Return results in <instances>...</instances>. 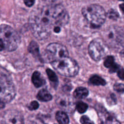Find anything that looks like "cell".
<instances>
[{"label":"cell","instance_id":"27","mask_svg":"<svg viewBox=\"0 0 124 124\" xmlns=\"http://www.w3.org/2000/svg\"><path fill=\"white\" fill-rule=\"evenodd\" d=\"M5 48V47H4V42H2V40L0 39V51H2L4 50Z\"/></svg>","mask_w":124,"mask_h":124},{"label":"cell","instance_id":"17","mask_svg":"<svg viewBox=\"0 0 124 124\" xmlns=\"http://www.w3.org/2000/svg\"><path fill=\"white\" fill-rule=\"evenodd\" d=\"M57 101L59 106L61 107L62 108L66 109L70 106V102L69 101V100H68V99H64V98H59V99H58V100Z\"/></svg>","mask_w":124,"mask_h":124},{"label":"cell","instance_id":"10","mask_svg":"<svg viewBox=\"0 0 124 124\" xmlns=\"http://www.w3.org/2000/svg\"><path fill=\"white\" fill-rule=\"evenodd\" d=\"M88 90L84 87H79L74 92V96L77 99H83L88 96Z\"/></svg>","mask_w":124,"mask_h":124},{"label":"cell","instance_id":"29","mask_svg":"<svg viewBox=\"0 0 124 124\" xmlns=\"http://www.w3.org/2000/svg\"><path fill=\"white\" fill-rule=\"evenodd\" d=\"M121 1H124V0H121Z\"/></svg>","mask_w":124,"mask_h":124},{"label":"cell","instance_id":"4","mask_svg":"<svg viewBox=\"0 0 124 124\" xmlns=\"http://www.w3.org/2000/svg\"><path fill=\"white\" fill-rule=\"evenodd\" d=\"M51 65L58 73L68 77L75 76L79 70L77 63L69 57L54 61L51 62Z\"/></svg>","mask_w":124,"mask_h":124},{"label":"cell","instance_id":"28","mask_svg":"<svg viewBox=\"0 0 124 124\" xmlns=\"http://www.w3.org/2000/svg\"><path fill=\"white\" fill-rule=\"evenodd\" d=\"M119 7H120V10H122V12L123 13H124V3L121 4L119 6Z\"/></svg>","mask_w":124,"mask_h":124},{"label":"cell","instance_id":"3","mask_svg":"<svg viewBox=\"0 0 124 124\" xmlns=\"http://www.w3.org/2000/svg\"><path fill=\"white\" fill-rule=\"evenodd\" d=\"M0 39L4 44V50L8 52L15 50L21 41L17 31L7 24L0 25Z\"/></svg>","mask_w":124,"mask_h":124},{"label":"cell","instance_id":"24","mask_svg":"<svg viewBox=\"0 0 124 124\" xmlns=\"http://www.w3.org/2000/svg\"><path fill=\"white\" fill-rule=\"evenodd\" d=\"M117 73L119 78L122 80H124V69L120 67L117 71Z\"/></svg>","mask_w":124,"mask_h":124},{"label":"cell","instance_id":"5","mask_svg":"<svg viewBox=\"0 0 124 124\" xmlns=\"http://www.w3.org/2000/svg\"><path fill=\"white\" fill-rule=\"evenodd\" d=\"M16 94L14 84L9 76L0 75V100L4 103L12 101Z\"/></svg>","mask_w":124,"mask_h":124},{"label":"cell","instance_id":"12","mask_svg":"<svg viewBox=\"0 0 124 124\" xmlns=\"http://www.w3.org/2000/svg\"><path fill=\"white\" fill-rule=\"evenodd\" d=\"M46 73H47V76H48L50 82H51L52 86L56 88V87L58 85V78H57L56 74L52 70L49 69H47L46 70Z\"/></svg>","mask_w":124,"mask_h":124},{"label":"cell","instance_id":"26","mask_svg":"<svg viewBox=\"0 0 124 124\" xmlns=\"http://www.w3.org/2000/svg\"><path fill=\"white\" fill-rule=\"evenodd\" d=\"M43 1L46 2V3H47L48 5H52L53 3L56 2L57 0H43Z\"/></svg>","mask_w":124,"mask_h":124},{"label":"cell","instance_id":"15","mask_svg":"<svg viewBox=\"0 0 124 124\" xmlns=\"http://www.w3.org/2000/svg\"><path fill=\"white\" fill-rule=\"evenodd\" d=\"M89 82L90 84L94 85H106V81L102 78L97 75L92 76L89 79Z\"/></svg>","mask_w":124,"mask_h":124},{"label":"cell","instance_id":"1","mask_svg":"<svg viewBox=\"0 0 124 124\" xmlns=\"http://www.w3.org/2000/svg\"><path fill=\"white\" fill-rule=\"evenodd\" d=\"M69 21L65 8L60 4L47 5L32 16L30 24L34 36L38 39L47 38L56 28H62Z\"/></svg>","mask_w":124,"mask_h":124},{"label":"cell","instance_id":"9","mask_svg":"<svg viewBox=\"0 0 124 124\" xmlns=\"http://www.w3.org/2000/svg\"><path fill=\"white\" fill-rule=\"evenodd\" d=\"M33 84L36 87H40L45 84V80L42 78L40 72L36 71L33 73L32 77Z\"/></svg>","mask_w":124,"mask_h":124},{"label":"cell","instance_id":"7","mask_svg":"<svg viewBox=\"0 0 124 124\" xmlns=\"http://www.w3.org/2000/svg\"><path fill=\"white\" fill-rule=\"evenodd\" d=\"M88 52L91 58L95 61H99L106 54V47L100 39H94L89 45Z\"/></svg>","mask_w":124,"mask_h":124},{"label":"cell","instance_id":"8","mask_svg":"<svg viewBox=\"0 0 124 124\" xmlns=\"http://www.w3.org/2000/svg\"><path fill=\"white\" fill-rule=\"evenodd\" d=\"M2 121L4 124H23V117L17 110H7L2 116Z\"/></svg>","mask_w":124,"mask_h":124},{"label":"cell","instance_id":"2","mask_svg":"<svg viewBox=\"0 0 124 124\" xmlns=\"http://www.w3.org/2000/svg\"><path fill=\"white\" fill-rule=\"evenodd\" d=\"M81 13L88 23L93 27H99L106 19V13L102 6L91 4L85 6L81 10Z\"/></svg>","mask_w":124,"mask_h":124},{"label":"cell","instance_id":"13","mask_svg":"<svg viewBox=\"0 0 124 124\" xmlns=\"http://www.w3.org/2000/svg\"><path fill=\"white\" fill-rule=\"evenodd\" d=\"M56 119L60 124H68L69 122L68 115L63 111H58L56 113Z\"/></svg>","mask_w":124,"mask_h":124},{"label":"cell","instance_id":"22","mask_svg":"<svg viewBox=\"0 0 124 124\" xmlns=\"http://www.w3.org/2000/svg\"><path fill=\"white\" fill-rule=\"evenodd\" d=\"M81 124H94V122L86 116H83L80 119Z\"/></svg>","mask_w":124,"mask_h":124},{"label":"cell","instance_id":"11","mask_svg":"<svg viewBox=\"0 0 124 124\" xmlns=\"http://www.w3.org/2000/svg\"><path fill=\"white\" fill-rule=\"evenodd\" d=\"M37 98L40 101L47 102L52 99V96L46 90L43 89L38 92L37 94Z\"/></svg>","mask_w":124,"mask_h":124},{"label":"cell","instance_id":"16","mask_svg":"<svg viewBox=\"0 0 124 124\" xmlns=\"http://www.w3.org/2000/svg\"><path fill=\"white\" fill-rule=\"evenodd\" d=\"M102 115L106 124H120L119 121L109 113L106 112L104 114L102 113Z\"/></svg>","mask_w":124,"mask_h":124},{"label":"cell","instance_id":"20","mask_svg":"<svg viewBox=\"0 0 124 124\" xmlns=\"http://www.w3.org/2000/svg\"><path fill=\"white\" fill-rule=\"evenodd\" d=\"M108 16L110 19H116L117 18L119 17V14L116 11L114 10L111 9L109 10L108 12Z\"/></svg>","mask_w":124,"mask_h":124},{"label":"cell","instance_id":"25","mask_svg":"<svg viewBox=\"0 0 124 124\" xmlns=\"http://www.w3.org/2000/svg\"><path fill=\"white\" fill-rule=\"evenodd\" d=\"M35 0H24L25 5L27 7H32L35 3Z\"/></svg>","mask_w":124,"mask_h":124},{"label":"cell","instance_id":"21","mask_svg":"<svg viewBox=\"0 0 124 124\" xmlns=\"http://www.w3.org/2000/svg\"><path fill=\"white\" fill-rule=\"evenodd\" d=\"M114 90L118 93H124V84H116L114 85Z\"/></svg>","mask_w":124,"mask_h":124},{"label":"cell","instance_id":"19","mask_svg":"<svg viewBox=\"0 0 124 124\" xmlns=\"http://www.w3.org/2000/svg\"><path fill=\"white\" fill-rule=\"evenodd\" d=\"M114 64H115V63H114V59L111 56H108L105 59L104 65L106 67L110 69Z\"/></svg>","mask_w":124,"mask_h":124},{"label":"cell","instance_id":"18","mask_svg":"<svg viewBox=\"0 0 124 124\" xmlns=\"http://www.w3.org/2000/svg\"><path fill=\"white\" fill-rule=\"evenodd\" d=\"M88 107V106L87 104L83 102H78L76 105L77 110L78 112L80 113H84L87 110Z\"/></svg>","mask_w":124,"mask_h":124},{"label":"cell","instance_id":"6","mask_svg":"<svg viewBox=\"0 0 124 124\" xmlns=\"http://www.w3.org/2000/svg\"><path fill=\"white\" fill-rule=\"evenodd\" d=\"M69 53L65 46L58 43H51L45 50V58L49 62H53L62 58L68 57Z\"/></svg>","mask_w":124,"mask_h":124},{"label":"cell","instance_id":"23","mask_svg":"<svg viewBox=\"0 0 124 124\" xmlns=\"http://www.w3.org/2000/svg\"><path fill=\"white\" fill-rule=\"evenodd\" d=\"M39 107L38 103L36 101H32L29 105L28 108L30 110H35Z\"/></svg>","mask_w":124,"mask_h":124},{"label":"cell","instance_id":"14","mask_svg":"<svg viewBox=\"0 0 124 124\" xmlns=\"http://www.w3.org/2000/svg\"><path fill=\"white\" fill-rule=\"evenodd\" d=\"M29 52L36 58L40 57V51H39V47L35 41H32L28 47Z\"/></svg>","mask_w":124,"mask_h":124}]
</instances>
